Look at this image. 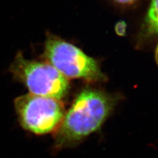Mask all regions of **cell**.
<instances>
[{
  "instance_id": "cell-7",
  "label": "cell",
  "mask_w": 158,
  "mask_h": 158,
  "mask_svg": "<svg viewBox=\"0 0 158 158\" xmlns=\"http://www.w3.org/2000/svg\"><path fill=\"white\" fill-rule=\"evenodd\" d=\"M156 61L157 62V64L158 65V45L157 46V48H156Z\"/></svg>"
},
{
  "instance_id": "cell-4",
  "label": "cell",
  "mask_w": 158,
  "mask_h": 158,
  "mask_svg": "<svg viewBox=\"0 0 158 158\" xmlns=\"http://www.w3.org/2000/svg\"><path fill=\"white\" fill-rule=\"evenodd\" d=\"M58 100L31 93L18 97L15 100V107L22 127L36 135L56 130L65 115Z\"/></svg>"
},
{
  "instance_id": "cell-5",
  "label": "cell",
  "mask_w": 158,
  "mask_h": 158,
  "mask_svg": "<svg viewBox=\"0 0 158 158\" xmlns=\"http://www.w3.org/2000/svg\"><path fill=\"white\" fill-rule=\"evenodd\" d=\"M147 32L158 34V0H152L145 19Z\"/></svg>"
},
{
  "instance_id": "cell-2",
  "label": "cell",
  "mask_w": 158,
  "mask_h": 158,
  "mask_svg": "<svg viewBox=\"0 0 158 158\" xmlns=\"http://www.w3.org/2000/svg\"><path fill=\"white\" fill-rule=\"evenodd\" d=\"M10 70L32 94L60 100L68 92L67 78L48 62L28 60L19 53Z\"/></svg>"
},
{
  "instance_id": "cell-3",
  "label": "cell",
  "mask_w": 158,
  "mask_h": 158,
  "mask_svg": "<svg viewBox=\"0 0 158 158\" xmlns=\"http://www.w3.org/2000/svg\"><path fill=\"white\" fill-rule=\"evenodd\" d=\"M44 56L48 63L66 78L94 81L104 78L94 59L57 36L49 35L47 37Z\"/></svg>"
},
{
  "instance_id": "cell-1",
  "label": "cell",
  "mask_w": 158,
  "mask_h": 158,
  "mask_svg": "<svg viewBox=\"0 0 158 158\" xmlns=\"http://www.w3.org/2000/svg\"><path fill=\"white\" fill-rule=\"evenodd\" d=\"M112 99L102 92L82 91L64 115L55 138L57 146L73 144L97 131L110 114Z\"/></svg>"
},
{
  "instance_id": "cell-6",
  "label": "cell",
  "mask_w": 158,
  "mask_h": 158,
  "mask_svg": "<svg viewBox=\"0 0 158 158\" xmlns=\"http://www.w3.org/2000/svg\"><path fill=\"white\" fill-rule=\"evenodd\" d=\"M114 1L121 4H131L135 2L136 0H114Z\"/></svg>"
}]
</instances>
